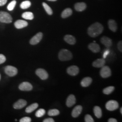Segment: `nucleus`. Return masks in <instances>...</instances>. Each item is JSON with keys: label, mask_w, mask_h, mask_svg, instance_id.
Instances as JSON below:
<instances>
[{"label": "nucleus", "mask_w": 122, "mask_h": 122, "mask_svg": "<svg viewBox=\"0 0 122 122\" xmlns=\"http://www.w3.org/2000/svg\"><path fill=\"white\" fill-rule=\"evenodd\" d=\"M45 112H46L44 109H40L37 110V111L36 112L35 116L38 118L42 117L45 114Z\"/></svg>", "instance_id": "c756f323"}, {"label": "nucleus", "mask_w": 122, "mask_h": 122, "mask_svg": "<svg viewBox=\"0 0 122 122\" xmlns=\"http://www.w3.org/2000/svg\"><path fill=\"white\" fill-rule=\"evenodd\" d=\"M15 121H17V119H15Z\"/></svg>", "instance_id": "37998d69"}, {"label": "nucleus", "mask_w": 122, "mask_h": 122, "mask_svg": "<svg viewBox=\"0 0 122 122\" xmlns=\"http://www.w3.org/2000/svg\"><path fill=\"white\" fill-rule=\"evenodd\" d=\"M38 106H39L38 104L36 103L30 105V106H29L26 108L25 112L27 113H31L32 112H33L34 110H35V109L38 107Z\"/></svg>", "instance_id": "4be33fe9"}, {"label": "nucleus", "mask_w": 122, "mask_h": 122, "mask_svg": "<svg viewBox=\"0 0 122 122\" xmlns=\"http://www.w3.org/2000/svg\"><path fill=\"white\" fill-rule=\"evenodd\" d=\"M6 61V57L3 54H0V64L3 63Z\"/></svg>", "instance_id": "72a5a7b5"}, {"label": "nucleus", "mask_w": 122, "mask_h": 122, "mask_svg": "<svg viewBox=\"0 0 122 122\" xmlns=\"http://www.w3.org/2000/svg\"><path fill=\"white\" fill-rule=\"evenodd\" d=\"M120 113H121V114H122V108L121 107L120 108Z\"/></svg>", "instance_id": "ea45409f"}, {"label": "nucleus", "mask_w": 122, "mask_h": 122, "mask_svg": "<svg viewBox=\"0 0 122 122\" xmlns=\"http://www.w3.org/2000/svg\"><path fill=\"white\" fill-rule=\"evenodd\" d=\"M43 5L44 7V9L46 10V12L49 15H52V10L51 7L48 5L46 4V3L43 2Z\"/></svg>", "instance_id": "c85d7f7f"}, {"label": "nucleus", "mask_w": 122, "mask_h": 122, "mask_svg": "<svg viewBox=\"0 0 122 122\" xmlns=\"http://www.w3.org/2000/svg\"><path fill=\"white\" fill-rule=\"evenodd\" d=\"M88 48L91 50L92 52L97 53L100 51V48L99 44L96 43H92L88 45Z\"/></svg>", "instance_id": "f3484780"}, {"label": "nucleus", "mask_w": 122, "mask_h": 122, "mask_svg": "<svg viewBox=\"0 0 122 122\" xmlns=\"http://www.w3.org/2000/svg\"><path fill=\"white\" fill-rule=\"evenodd\" d=\"M22 17L23 18L26 20H32L34 18V16L33 13L32 12H25L22 14Z\"/></svg>", "instance_id": "393cba45"}, {"label": "nucleus", "mask_w": 122, "mask_h": 122, "mask_svg": "<svg viewBox=\"0 0 122 122\" xmlns=\"http://www.w3.org/2000/svg\"><path fill=\"white\" fill-rule=\"evenodd\" d=\"M44 122H54V120L52 118H48L46 119H45L43 121Z\"/></svg>", "instance_id": "c9c22d12"}, {"label": "nucleus", "mask_w": 122, "mask_h": 122, "mask_svg": "<svg viewBox=\"0 0 122 122\" xmlns=\"http://www.w3.org/2000/svg\"><path fill=\"white\" fill-rule=\"evenodd\" d=\"M92 81V79L90 77H86L82 79L81 81V84L82 87H88L89 86Z\"/></svg>", "instance_id": "aec40b11"}, {"label": "nucleus", "mask_w": 122, "mask_h": 122, "mask_svg": "<svg viewBox=\"0 0 122 122\" xmlns=\"http://www.w3.org/2000/svg\"><path fill=\"white\" fill-rule=\"evenodd\" d=\"M76 102V99L75 96L73 95H70L68 97L66 101V105L67 107H71L74 105Z\"/></svg>", "instance_id": "dca6fc26"}, {"label": "nucleus", "mask_w": 122, "mask_h": 122, "mask_svg": "<svg viewBox=\"0 0 122 122\" xmlns=\"http://www.w3.org/2000/svg\"><path fill=\"white\" fill-rule=\"evenodd\" d=\"M72 14V10L70 8H66L61 13V16L62 18H66L71 16Z\"/></svg>", "instance_id": "5701e85b"}, {"label": "nucleus", "mask_w": 122, "mask_h": 122, "mask_svg": "<svg viewBox=\"0 0 122 122\" xmlns=\"http://www.w3.org/2000/svg\"><path fill=\"white\" fill-rule=\"evenodd\" d=\"M16 1L15 0H14L9 3V5L7 6V8L9 10V11H11L14 9L16 5Z\"/></svg>", "instance_id": "7c9ffc66"}, {"label": "nucleus", "mask_w": 122, "mask_h": 122, "mask_svg": "<svg viewBox=\"0 0 122 122\" xmlns=\"http://www.w3.org/2000/svg\"><path fill=\"white\" fill-rule=\"evenodd\" d=\"M109 122H117V120L113 118H110L108 120Z\"/></svg>", "instance_id": "58836bf2"}, {"label": "nucleus", "mask_w": 122, "mask_h": 122, "mask_svg": "<svg viewBox=\"0 0 122 122\" xmlns=\"http://www.w3.org/2000/svg\"><path fill=\"white\" fill-rule=\"evenodd\" d=\"M60 113L59 111L57 109H50L48 111V115L50 116H55Z\"/></svg>", "instance_id": "cd10ccee"}, {"label": "nucleus", "mask_w": 122, "mask_h": 122, "mask_svg": "<svg viewBox=\"0 0 122 122\" xmlns=\"http://www.w3.org/2000/svg\"><path fill=\"white\" fill-rule=\"evenodd\" d=\"M114 90V86H109V87H106L103 90V92L104 94L105 95H109L112 92H113Z\"/></svg>", "instance_id": "a878e982"}, {"label": "nucleus", "mask_w": 122, "mask_h": 122, "mask_svg": "<svg viewBox=\"0 0 122 122\" xmlns=\"http://www.w3.org/2000/svg\"><path fill=\"white\" fill-rule=\"evenodd\" d=\"M12 21V18L10 14L5 11H0V22L9 24Z\"/></svg>", "instance_id": "7ed1b4c3"}, {"label": "nucleus", "mask_w": 122, "mask_h": 122, "mask_svg": "<svg viewBox=\"0 0 122 122\" xmlns=\"http://www.w3.org/2000/svg\"><path fill=\"white\" fill-rule=\"evenodd\" d=\"M64 39L67 43L71 45H74L76 43V39L74 36L72 35H65L64 38Z\"/></svg>", "instance_id": "a211bd4d"}, {"label": "nucleus", "mask_w": 122, "mask_h": 122, "mask_svg": "<svg viewBox=\"0 0 122 122\" xmlns=\"http://www.w3.org/2000/svg\"><path fill=\"white\" fill-rule=\"evenodd\" d=\"M94 113L95 115L97 118H100L102 115V110L100 107L98 106H96L94 108Z\"/></svg>", "instance_id": "b1692460"}, {"label": "nucleus", "mask_w": 122, "mask_h": 122, "mask_svg": "<svg viewBox=\"0 0 122 122\" xmlns=\"http://www.w3.org/2000/svg\"><path fill=\"white\" fill-rule=\"evenodd\" d=\"M58 58L61 61H69L72 58V54L70 51L63 49L58 53Z\"/></svg>", "instance_id": "f03ea898"}, {"label": "nucleus", "mask_w": 122, "mask_h": 122, "mask_svg": "<svg viewBox=\"0 0 122 122\" xmlns=\"http://www.w3.org/2000/svg\"><path fill=\"white\" fill-rule=\"evenodd\" d=\"M75 9L77 11H82L86 8V5L84 2H79L75 5Z\"/></svg>", "instance_id": "6ab92c4d"}, {"label": "nucleus", "mask_w": 122, "mask_h": 122, "mask_svg": "<svg viewBox=\"0 0 122 122\" xmlns=\"http://www.w3.org/2000/svg\"><path fill=\"white\" fill-rule=\"evenodd\" d=\"M108 26L109 29L113 32H116L117 30V25L116 22L113 20H110L108 21Z\"/></svg>", "instance_id": "412c9836"}, {"label": "nucleus", "mask_w": 122, "mask_h": 122, "mask_svg": "<svg viewBox=\"0 0 122 122\" xmlns=\"http://www.w3.org/2000/svg\"><path fill=\"white\" fill-rule=\"evenodd\" d=\"M104 27L103 25L99 22H96L92 24L88 29L87 32L90 36L92 38H95L103 32Z\"/></svg>", "instance_id": "f257e3e1"}, {"label": "nucleus", "mask_w": 122, "mask_h": 122, "mask_svg": "<svg viewBox=\"0 0 122 122\" xmlns=\"http://www.w3.org/2000/svg\"><path fill=\"white\" fill-rule=\"evenodd\" d=\"M14 25L16 28L18 29H21L28 26V23L25 20H19L15 22Z\"/></svg>", "instance_id": "4468645a"}, {"label": "nucleus", "mask_w": 122, "mask_h": 122, "mask_svg": "<svg viewBox=\"0 0 122 122\" xmlns=\"http://www.w3.org/2000/svg\"><path fill=\"white\" fill-rule=\"evenodd\" d=\"M100 42L106 48H109L112 45V40L108 37L103 36L100 39Z\"/></svg>", "instance_id": "9b49d317"}, {"label": "nucleus", "mask_w": 122, "mask_h": 122, "mask_svg": "<svg viewBox=\"0 0 122 122\" xmlns=\"http://www.w3.org/2000/svg\"><path fill=\"white\" fill-rule=\"evenodd\" d=\"M79 69L76 66H71L67 69V73L72 76H75L78 74Z\"/></svg>", "instance_id": "9d476101"}, {"label": "nucleus", "mask_w": 122, "mask_h": 122, "mask_svg": "<svg viewBox=\"0 0 122 122\" xmlns=\"http://www.w3.org/2000/svg\"><path fill=\"white\" fill-rule=\"evenodd\" d=\"M85 120L86 122H94V120L92 116L89 114H86L85 117Z\"/></svg>", "instance_id": "2f4dec72"}, {"label": "nucleus", "mask_w": 122, "mask_h": 122, "mask_svg": "<svg viewBox=\"0 0 122 122\" xmlns=\"http://www.w3.org/2000/svg\"><path fill=\"white\" fill-rule=\"evenodd\" d=\"M109 50H106L105 52H104V54H103V58H105L108 55V54H109Z\"/></svg>", "instance_id": "e433bc0d"}, {"label": "nucleus", "mask_w": 122, "mask_h": 122, "mask_svg": "<svg viewBox=\"0 0 122 122\" xmlns=\"http://www.w3.org/2000/svg\"><path fill=\"white\" fill-rule=\"evenodd\" d=\"M82 110V107L81 105H77L72 111L71 115L73 118H77L80 115Z\"/></svg>", "instance_id": "ddd939ff"}, {"label": "nucleus", "mask_w": 122, "mask_h": 122, "mask_svg": "<svg viewBox=\"0 0 122 122\" xmlns=\"http://www.w3.org/2000/svg\"><path fill=\"white\" fill-rule=\"evenodd\" d=\"M19 88L22 91H30L33 89V86L28 82H24L20 85Z\"/></svg>", "instance_id": "1a4fd4ad"}, {"label": "nucleus", "mask_w": 122, "mask_h": 122, "mask_svg": "<svg viewBox=\"0 0 122 122\" xmlns=\"http://www.w3.org/2000/svg\"><path fill=\"white\" fill-rule=\"evenodd\" d=\"M100 74L101 76L103 78H106L109 77L111 75V71L109 67L107 66H104L101 67Z\"/></svg>", "instance_id": "423d86ee"}, {"label": "nucleus", "mask_w": 122, "mask_h": 122, "mask_svg": "<svg viewBox=\"0 0 122 122\" xmlns=\"http://www.w3.org/2000/svg\"><path fill=\"white\" fill-rule=\"evenodd\" d=\"M118 50L121 52H122V41H120L118 44Z\"/></svg>", "instance_id": "f704fd0d"}, {"label": "nucleus", "mask_w": 122, "mask_h": 122, "mask_svg": "<svg viewBox=\"0 0 122 122\" xmlns=\"http://www.w3.org/2000/svg\"><path fill=\"white\" fill-rule=\"evenodd\" d=\"M30 1L29 0H25L23 2L20 4V7L22 9H28L31 6Z\"/></svg>", "instance_id": "bb28decb"}, {"label": "nucleus", "mask_w": 122, "mask_h": 122, "mask_svg": "<svg viewBox=\"0 0 122 122\" xmlns=\"http://www.w3.org/2000/svg\"><path fill=\"white\" fill-rule=\"evenodd\" d=\"M105 60L104 58H99L93 62L92 66L95 67L100 68L105 66Z\"/></svg>", "instance_id": "2eb2a0df"}, {"label": "nucleus", "mask_w": 122, "mask_h": 122, "mask_svg": "<svg viewBox=\"0 0 122 122\" xmlns=\"http://www.w3.org/2000/svg\"><path fill=\"white\" fill-rule=\"evenodd\" d=\"M5 72L9 76L12 77L17 74V69L12 66H7L5 68Z\"/></svg>", "instance_id": "20e7f679"}, {"label": "nucleus", "mask_w": 122, "mask_h": 122, "mask_svg": "<svg viewBox=\"0 0 122 122\" xmlns=\"http://www.w3.org/2000/svg\"><path fill=\"white\" fill-rule=\"evenodd\" d=\"M27 105V102L26 100L20 99L18 100L16 102H15L13 105V107L14 109H22L25 107Z\"/></svg>", "instance_id": "f8f14e48"}, {"label": "nucleus", "mask_w": 122, "mask_h": 122, "mask_svg": "<svg viewBox=\"0 0 122 122\" xmlns=\"http://www.w3.org/2000/svg\"><path fill=\"white\" fill-rule=\"evenodd\" d=\"M36 74L40 78L43 80H45L48 78V74L46 70L42 68L38 69L36 71Z\"/></svg>", "instance_id": "0eeeda50"}, {"label": "nucleus", "mask_w": 122, "mask_h": 122, "mask_svg": "<svg viewBox=\"0 0 122 122\" xmlns=\"http://www.w3.org/2000/svg\"><path fill=\"white\" fill-rule=\"evenodd\" d=\"M7 0H0V6H3L6 3Z\"/></svg>", "instance_id": "4c0bfd02"}, {"label": "nucleus", "mask_w": 122, "mask_h": 122, "mask_svg": "<svg viewBox=\"0 0 122 122\" xmlns=\"http://www.w3.org/2000/svg\"><path fill=\"white\" fill-rule=\"evenodd\" d=\"M43 36V33L39 32L32 37L30 39V43L31 45H36L40 42V41L42 39Z\"/></svg>", "instance_id": "6e6552de"}, {"label": "nucleus", "mask_w": 122, "mask_h": 122, "mask_svg": "<svg viewBox=\"0 0 122 122\" xmlns=\"http://www.w3.org/2000/svg\"><path fill=\"white\" fill-rule=\"evenodd\" d=\"M49 1H56L57 0H48Z\"/></svg>", "instance_id": "a19ab883"}, {"label": "nucleus", "mask_w": 122, "mask_h": 122, "mask_svg": "<svg viewBox=\"0 0 122 122\" xmlns=\"http://www.w3.org/2000/svg\"><path fill=\"white\" fill-rule=\"evenodd\" d=\"M31 121V119L29 117H25L24 118H21L20 120V122H30Z\"/></svg>", "instance_id": "473e14b6"}, {"label": "nucleus", "mask_w": 122, "mask_h": 122, "mask_svg": "<svg viewBox=\"0 0 122 122\" xmlns=\"http://www.w3.org/2000/svg\"><path fill=\"white\" fill-rule=\"evenodd\" d=\"M118 106L119 105L118 102L115 100H109L106 103L105 105L106 109L109 111L115 110L118 109Z\"/></svg>", "instance_id": "39448f33"}, {"label": "nucleus", "mask_w": 122, "mask_h": 122, "mask_svg": "<svg viewBox=\"0 0 122 122\" xmlns=\"http://www.w3.org/2000/svg\"><path fill=\"white\" fill-rule=\"evenodd\" d=\"M0 79H1V76H0Z\"/></svg>", "instance_id": "79ce46f5"}]
</instances>
